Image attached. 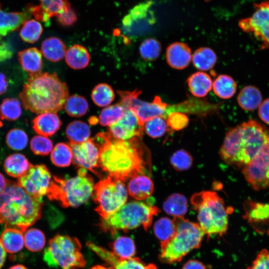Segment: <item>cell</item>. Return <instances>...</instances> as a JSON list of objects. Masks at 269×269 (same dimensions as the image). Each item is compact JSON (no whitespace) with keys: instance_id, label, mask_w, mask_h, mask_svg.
I'll list each match as a JSON object with an SVG mask.
<instances>
[{"instance_id":"obj_47","label":"cell","mask_w":269,"mask_h":269,"mask_svg":"<svg viewBox=\"0 0 269 269\" xmlns=\"http://www.w3.org/2000/svg\"><path fill=\"white\" fill-rule=\"evenodd\" d=\"M168 125L164 118L157 117L146 121L144 124V130L153 138L163 136L167 130Z\"/></svg>"},{"instance_id":"obj_16","label":"cell","mask_w":269,"mask_h":269,"mask_svg":"<svg viewBox=\"0 0 269 269\" xmlns=\"http://www.w3.org/2000/svg\"><path fill=\"white\" fill-rule=\"evenodd\" d=\"M143 130L144 126L134 113L126 109L122 118L110 127L109 133L115 138L126 140L141 137Z\"/></svg>"},{"instance_id":"obj_57","label":"cell","mask_w":269,"mask_h":269,"mask_svg":"<svg viewBox=\"0 0 269 269\" xmlns=\"http://www.w3.org/2000/svg\"><path fill=\"white\" fill-rule=\"evenodd\" d=\"M7 88V82L5 76L0 72V95L4 94Z\"/></svg>"},{"instance_id":"obj_41","label":"cell","mask_w":269,"mask_h":269,"mask_svg":"<svg viewBox=\"0 0 269 269\" xmlns=\"http://www.w3.org/2000/svg\"><path fill=\"white\" fill-rule=\"evenodd\" d=\"M22 112L19 101L15 98H6L0 105V119L9 121L18 119Z\"/></svg>"},{"instance_id":"obj_6","label":"cell","mask_w":269,"mask_h":269,"mask_svg":"<svg viewBox=\"0 0 269 269\" xmlns=\"http://www.w3.org/2000/svg\"><path fill=\"white\" fill-rule=\"evenodd\" d=\"M158 209L143 202L132 201L126 203L119 209L106 218H101L99 226L105 232L112 235L119 230L127 232L142 226L147 231L153 217L159 213Z\"/></svg>"},{"instance_id":"obj_45","label":"cell","mask_w":269,"mask_h":269,"mask_svg":"<svg viewBox=\"0 0 269 269\" xmlns=\"http://www.w3.org/2000/svg\"><path fill=\"white\" fill-rule=\"evenodd\" d=\"M161 51L160 42L152 38L145 39L139 46V53L141 57L147 61H153L159 56Z\"/></svg>"},{"instance_id":"obj_35","label":"cell","mask_w":269,"mask_h":269,"mask_svg":"<svg viewBox=\"0 0 269 269\" xmlns=\"http://www.w3.org/2000/svg\"><path fill=\"white\" fill-rule=\"evenodd\" d=\"M109 246L112 252L121 258H131L135 254V244L134 240L129 237H119L110 243Z\"/></svg>"},{"instance_id":"obj_56","label":"cell","mask_w":269,"mask_h":269,"mask_svg":"<svg viewBox=\"0 0 269 269\" xmlns=\"http://www.w3.org/2000/svg\"><path fill=\"white\" fill-rule=\"evenodd\" d=\"M259 154L269 162V138Z\"/></svg>"},{"instance_id":"obj_44","label":"cell","mask_w":269,"mask_h":269,"mask_svg":"<svg viewBox=\"0 0 269 269\" xmlns=\"http://www.w3.org/2000/svg\"><path fill=\"white\" fill-rule=\"evenodd\" d=\"M43 32L40 22L34 19L26 20L20 29L19 35L24 41L33 43L36 42Z\"/></svg>"},{"instance_id":"obj_62","label":"cell","mask_w":269,"mask_h":269,"mask_svg":"<svg viewBox=\"0 0 269 269\" xmlns=\"http://www.w3.org/2000/svg\"><path fill=\"white\" fill-rule=\"evenodd\" d=\"M205 0V1H207V2H208V1H210L211 0Z\"/></svg>"},{"instance_id":"obj_28","label":"cell","mask_w":269,"mask_h":269,"mask_svg":"<svg viewBox=\"0 0 269 269\" xmlns=\"http://www.w3.org/2000/svg\"><path fill=\"white\" fill-rule=\"evenodd\" d=\"M30 165L24 155L18 153L8 156L3 163L6 173L10 176L18 178L26 172Z\"/></svg>"},{"instance_id":"obj_19","label":"cell","mask_w":269,"mask_h":269,"mask_svg":"<svg viewBox=\"0 0 269 269\" xmlns=\"http://www.w3.org/2000/svg\"><path fill=\"white\" fill-rule=\"evenodd\" d=\"M244 218L260 234H269V203L247 201Z\"/></svg>"},{"instance_id":"obj_60","label":"cell","mask_w":269,"mask_h":269,"mask_svg":"<svg viewBox=\"0 0 269 269\" xmlns=\"http://www.w3.org/2000/svg\"><path fill=\"white\" fill-rule=\"evenodd\" d=\"M8 269H27L25 266L22 265H16L9 268Z\"/></svg>"},{"instance_id":"obj_1","label":"cell","mask_w":269,"mask_h":269,"mask_svg":"<svg viewBox=\"0 0 269 269\" xmlns=\"http://www.w3.org/2000/svg\"><path fill=\"white\" fill-rule=\"evenodd\" d=\"M99 148V166L109 176L122 181L143 174L146 161L139 137L123 140L108 133H99L94 138Z\"/></svg>"},{"instance_id":"obj_52","label":"cell","mask_w":269,"mask_h":269,"mask_svg":"<svg viewBox=\"0 0 269 269\" xmlns=\"http://www.w3.org/2000/svg\"><path fill=\"white\" fill-rule=\"evenodd\" d=\"M58 21L63 26H70L77 20V15L74 11L70 8L67 11L56 16Z\"/></svg>"},{"instance_id":"obj_59","label":"cell","mask_w":269,"mask_h":269,"mask_svg":"<svg viewBox=\"0 0 269 269\" xmlns=\"http://www.w3.org/2000/svg\"><path fill=\"white\" fill-rule=\"evenodd\" d=\"M6 252L3 248L0 242V269L2 267L6 258Z\"/></svg>"},{"instance_id":"obj_22","label":"cell","mask_w":269,"mask_h":269,"mask_svg":"<svg viewBox=\"0 0 269 269\" xmlns=\"http://www.w3.org/2000/svg\"><path fill=\"white\" fill-rule=\"evenodd\" d=\"M62 123L56 113H41L32 121V128L39 135L51 136L60 129Z\"/></svg>"},{"instance_id":"obj_58","label":"cell","mask_w":269,"mask_h":269,"mask_svg":"<svg viewBox=\"0 0 269 269\" xmlns=\"http://www.w3.org/2000/svg\"><path fill=\"white\" fill-rule=\"evenodd\" d=\"M7 183V180L0 172V195L4 191Z\"/></svg>"},{"instance_id":"obj_46","label":"cell","mask_w":269,"mask_h":269,"mask_svg":"<svg viewBox=\"0 0 269 269\" xmlns=\"http://www.w3.org/2000/svg\"><path fill=\"white\" fill-rule=\"evenodd\" d=\"M6 142L10 148L20 150L26 146L28 143V136L26 133L21 129H11L6 134Z\"/></svg>"},{"instance_id":"obj_51","label":"cell","mask_w":269,"mask_h":269,"mask_svg":"<svg viewBox=\"0 0 269 269\" xmlns=\"http://www.w3.org/2000/svg\"><path fill=\"white\" fill-rule=\"evenodd\" d=\"M247 269H269V251L262 249Z\"/></svg>"},{"instance_id":"obj_54","label":"cell","mask_w":269,"mask_h":269,"mask_svg":"<svg viewBox=\"0 0 269 269\" xmlns=\"http://www.w3.org/2000/svg\"><path fill=\"white\" fill-rule=\"evenodd\" d=\"M11 47L5 42H0V62L11 58L13 55Z\"/></svg>"},{"instance_id":"obj_4","label":"cell","mask_w":269,"mask_h":269,"mask_svg":"<svg viewBox=\"0 0 269 269\" xmlns=\"http://www.w3.org/2000/svg\"><path fill=\"white\" fill-rule=\"evenodd\" d=\"M42 202V198L28 195L17 182L7 180L0 195V223L25 232L40 218Z\"/></svg>"},{"instance_id":"obj_20","label":"cell","mask_w":269,"mask_h":269,"mask_svg":"<svg viewBox=\"0 0 269 269\" xmlns=\"http://www.w3.org/2000/svg\"><path fill=\"white\" fill-rule=\"evenodd\" d=\"M37 5L28 6V10L37 20L47 22L53 16H56L70 7L67 0H40Z\"/></svg>"},{"instance_id":"obj_11","label":"cell","mask_w":269,"mask_h":269,"mask_svg":"<svg viewBox=\"0 0 269 269\" xmlns=\"http://www.w3.org/2000/svg\"><path fill=\"white\" fill-rule=\"evenodd\" d=\"M153 2H140L132 9L122 19L121 31L128 40L144 35L151 30L156 21L151 9Z\"/></svg>"},{"instance_id":"obj_61","label":"cell","mask_w":269,"mask_h":269,"mask_svg":"<svg viewBox=\"0 0 269 269\" xmlns=\"http://www.w3.org/2000/svg\"><path fill=\"white\" fill-rule=\"evenodd\" d=\"M90 269H113L112 268H107L101 265H96Z\"/></svg>"},{"instance_id":"obj_32","label":"cell","mask_w":269,"mask_h":269,"mask_svg":"<svg viewBox=\"0 0 269 269\" xmlns=\"http://www.w3.org/2000/svg\"><path fill=\"white\" fill-rule=\"evenodd\" d=\"M163 208L167 214L174 217H183L187 212V200L183 195L174 193L164 201Z\"/></svg>"},{"instance_id":"obj_31","label":"cell","mask_w":269,"mask_h":269,"mask_svg":"<svg viewBox=\"0 0 269 269\" xmlns=\"http://www.w3.org/2000/svg\"><path fill=\"white\" fill-rule=\"evenodd\" d=\"M65 57L66 63L74 69L85 68L89 64L90 59L87 49L78 44L70 47L66 51Z\"/></svg>"},{"instance_id":"obj_30","label":"cell","mask_w":269,"mask_h":269,"mask_svg":"<svg viewBox=\"0 0 269 269\" xmlns=\"http://www.w3.org/2000/svg\"><path fill=\"white\" fill-rule=\"evenodd\" d=\"M262 96L260 91L253 86L244 87L240 92L237 101L244 110L252 111L259 107L262 103Z\"/></svg>"},{"instance_id":"obj_12","label":"cell","mask_w":269,"mask_h":269,"mask_svg":"<svg viewBox=\"0 0 269 269\" xmlns=\"http://www.w3.org/2000/svg\"><path fill=\"white\" fill-rule=\"evenodd\" d=\"M121 97L119 102L125 108L132 111L136 115L140 124L144 126L148 120L157 117H167V104L162 102L160 97L156 96L150 103L138 99L141 91H118Z\"/></svg>"},{"instance_id":"obj_10","label":"cell","mask_w":269,"mask_h":269,"mask_svg":"<svg viewBox=\"0 0 269 269\" xmlns=\"http://www.w3.org/2000/svg\"><path fill=\"white\" fill-rule=\"evenodd\" d=\"M93 199L96 211L101 218L116 212L127 202L128 192L123 181L108 176L94 186Z\"/></svg>"},{"instance_id":"obj_26","label":"cell","mask_w":269,"mask_h":269,"mask_svg":"<svg viewBox=\"0 0 269 269\" xmlns=\"http://www.w3.org/2000/svg\"><path fill=\"white\" fill-rule=\"evenodd\" d=\"M18 59L22 68L29 74L41 72L43 63L41 52L35 47H31L18 53Z\"/></svg>"},{"instance_id":"obj_50","label":"cell","mask_w":269,"mask_h":269,"mask_svg":"<svg viewBox=\"0 0 269 269\" xmlns=\"http://www.w3.org/2000/svg\"><path fill=\"white\" fill-rule=\"evenodd\" d=\"M167 124L172 130L178 131L185 128L188 124L187 115L179 112L170 113L167 117Z\"/></svg>"},{"instance_id":"obj_5","label":"cell","mask_w":269,"mask_h":269,"mask_svg":"<svg viewBox=\"0 0 269 269\" xmlns=\"http://www.w3.org/2000/svg\"><path fill=\"white\" fill-rule=\"evenodd\" d=\"M176 232L167 242L160 244L159 258L165 264H173L182 258L201 244L205 233L199 224L185 219L183 217H174Z\"/></svg>"},{"instance_id":"obj_24","label":"cell","mask_w":269,"mask_h":269,"mask_svg":"<svg viewBox=\"0 0 269 269\" xmlns=\"http://www.w3.org/2000/svg\"><path fill=\"white\" fill-rule=\"evenodd\" d=\"M153 189L151 179L143 174L131 178L127 187V191L130 196L139 200L149 197L153 193Z\"/></svg>"},{"instance_id":"obj_55","label":"cell","mask_w":269,"mask_h":269,"mask_svg":"<svg viewBox=\"0 0 269 269\" xmlns=\"http://www.w3.org/2000/svg\"><path fill=\"white\" fill-rule=\"evenodd\" d=\"M182 269H206V268L201 262L191 260L185 263Z\"/></svg>"},{"instance_id":"obj_15","label":"cell","mask_w":269,"mask_h":269,"mask_svg":"<svg viewBox=\"0 0 269 269\" xmlns=\"http://www.w3.org/2000/svg\"><path fill=\"white\" fill-rule=\"evenodd\" d=\"M74 164L79 168L89 170L95 173L99 166V148L92 138L82 143L70 142Z\"/></svg>"},{"instance_id":"obj_18","label":"cell","mask_w":269,"mask_h":269,"mask_svg":"<svg viewBox=\"0 0 269 269\" xmlns=\"http://www.w3.org/2000/svg\"><path fill=\"white\" fill-rule=\"evenodd\" d=\"M86 245L100 258L111 265L113 269H157L155 265L146 264L138 258H119L112 252L90 241L87 242Z\"/></svg>"},{"instance_id":"obj_21","label":"cell","mask_w":269,"mask_h":269,"mask_svg":"<svg viewBox=\"0 0 269 269\" xmlns=\"http://www.w3.org/2000/svg\"><path fill=\"white\" fill-rule=\"evenodd\" d=\"M166 58L168 64L172 68L181 70L187 67L192 59L189 46L181 42L171 44L166 49Z\"/></svg>"},{"instance_id":"obj_27","label":"cell","mask_w":269,"mask_h":269,"mask_svg":"<svg viewBox=\"0 0 269 269\" xmlns=\"http://www.w3.org/2000/svg\"><path fill=\"white\" fill-rule=\"evenodd\" d=\"M187 84L191 93L195 97L200 98L207 95L213 84L210 76L202 72L192 74L187 79Z\"/></svg>"},{"instance_id":"obj_13","label":"cell","mask_w":269,"mask_h":269,"mask_svg":"<svg viewBox=\"0 0 269 269\" xmlns=\"http://www.w3.org/2000/svg\"><path fill=\"white\" fill-rule=\"evenodd\" d=\"M253 14L241 19L239 26L243 31L251 33L261 42L262 49H269V0L254 3Z\"/></svg>"},{"instance_id":"obj_53","label":"cell","mask_w":269,"mask_h":269,"mask_svg":"<svg viewBox=\"0 0 269 269\" xmlns=\"http://www.w3.org/2000/svg\"><path fill=\"white\" fill-rule=\"evenodd\" d=\"M258 115L262 121L269 125V98L262 102L259 107Z\"/></svg>"},{"instance_id":"obj_23","label":"cell","mask_w":269,"mask_h":269,"mask_svg":"<svg viewBox=\"0 0 269 269\" xmlns=\"http://www.w3.org/2000/svg\"><path fill=\"white\" fill-rule=\"evenodd\" d=\"M30 14L28 9L23 12H5L0 3V39L18 29L30 17Z\"/></svg>"},{"instance_id":"obj_42","label":"cell","mask_w":269,"mask_h":269,"mask_svg":"<svg viewBox=\"0 0 269 269\" xmlns=\"http://www.w3.org/2000/svg\"><path fill=\"white\" fill-rule=\"evenodd\" d=\"M125 111V108L120 103L108 106L101 112L99 122L103 126L110 127L122 118Z\"/></svg>"},{"instance_id":"obj_14","label":"cell","mask_w":269,"mask_h":269,"mask_svg":"<svg viewBox=\"0 0 269 269\" xmlns=\"http://www.w3.org/2000/svg\"><path fill=\"white\" fill-rule=\"evenodd\" d=\"M52 178L50 172L43 164H31L26 172L19 177L17 183L28 195L42 198L46 195Z\"/></svg>"},{"instance_id":"obj_63","label":"cell","mask_w":269,"mask_h":269,"mask_svg":"<svg viewBox=\"0 0 269 269\" xmlns=\"http://www.w3.org/2000/svg\"></svg>"},{"instance_id":"obj_48","label":"cell","mask_w":269,"mask_h":269,"mask_svg":"<svg viewBox=\"0 0 269 269\" xmlns=\"http://www.w3.org/2000/svg\"><path fill=\"white\" fill-rule=\"evenodd\" d=\"M30 146L34 154L40 155H47L53 149L52 141L47 136L41 135L33 136L30 140Z\"/></svg>"},{"instance_id":"obj_17","label":"cell","mask_w":269,"mask_h":269,"mask_svg":"<svg viewBox=\"0 0 269 269\" xmlns=\"http://www.w3.org/2000/svg\"><path fill=\"white\" fill-rule=\"evenodd\" d=\"M243 173L254 190L269 188V162L259 154L243 167Z\"/></svg>"},{"instance_id":"obj_7","label":"cell","mask_w":269,"mask_h":269,"mask_svg":"<svg viewBox=\"0 0 269 269\" xmlns=\"http://www.w3.org/2000/svg\"><path fill=\"white\" fill-rule=\"evenodd\" d=\"M191 203L198 211L199 225L208 236H222L228 227V215L224 201L213 191H203L194 194Z\"/></svg>"},{"instance_id":"obj_40","label":"cell","mask_w":269,"mask_h":269,"mask_svg":"<svg viewBox=\"0 0 269 269\" xmlns=\"http://www.w3.org/2000/svg\"><path fill=\"white\" fill-rule=\"evenodd\" d=\"M91 98L94 103L99 107L109 105L115 99V93L112 87L106 83H101L93 89Z\"/></svg>"},{"instance_id":"obj_36","label":"cell","mask_w":269,"mask_h":269,"mask_svg":"<svg viewBox=\"0 0 269 269\" xmlns=\"http://www.w3.org/2000/svg\"><path fill=\"white\" fill-rule=\"evenodd\" d=\"M67 138L72 143H82L90 138L91 131L89 126L81 121L70 123L66 129Z\"/></svg>"},{"instance_id":"obj_25","label":"cell","mask_w":269,"mask_h":269,"mask_svg":"<svg viewBox=\"0 0 269 269\" xmlns=\"http://www.w3.org/2000/svg\"><path fill=\"white\" fill-rule=\"evenodd\" d=\"M0 243L6 252L16 253L21 251L24 245V236L19 229L5 226L0 237Z\"/></svg>"},{"instance_id":"obj_29","label":"cell","mask_w":269,"mask_h":269,"mask_svg":"<svg viewBox=\"0 0 269 269\" xmlns=\"http://www.w3.org/2000/svg\"><path fill=\"white\" fill-rule=\"evenodd\" d=\"M41 52L47 59L55 62L64 58L66 54V48L64 43L60 39L51 37L43 41Z\"/></svg>"},{"instance_id":"obj_43","label":"cell","mask_w":269,"mask_h":269,"mask_svg":"<svg viewBox=\"0 0 269 269\" xmlns=\"http://www.w3.org/2000/svg\"><path fill=\"white\" fill-rule=\"evenodd\" d=\"M25 232L24 242L27 250L33 252H37L44 248L46 239L44 233L41 230L32 228Z\"/></svg>"},{"instance_id":"obj_38","label":"cell","mask_w":269,"mask_h":269,"mask_svg":"<svg viewBox=\"0 0 269 269\" xmlns=\"http://www.w3.org/2000/svg\"><path fill=\"white\" fill-rule=\"evenodd\" d=\"M50 158L52 162L56 166L59 167L69 166L73 158L70 146L63 142L57 143L51 151Z\"/></svg>"},{"instance_id":"obj_33","label":"cell","mask_w":269,"mask_h":269,"mask_svg":"<svg viewBox=\"0 0 269 269\" xmlns=\"http://www.w3.org/2000/svg\"><path fill=\"white\" fill-rule=\"evenodd\" d=\"M212 87L214 92L218 97L227 99L232 97L237 90L234 80L227 75L218 76L214 81Z\"/></svg>"},{"instance_id":"obj_2","label":"cell","mask_w":269,"mask_h":269,"mask_svg":"<svg viewBox=\"0 0 269 269\" xmlns=\"http://www.w3.org/2000/svg\"><path fill=\"white\" fill-rule=\"evenodd\" d=\"M67 85L55 73L29 74L19 95L23 108L36 114L61 110L68 97Z\"/></svg>"},{"instance_id":"obj_3","label":"cell","mask_w":269,"mask_h":269,"mask_svg":"<svg viewBox=\"0 0 269 269\" xmlns=\"http://www.w3.org/2000/svg\"><path fill=\"white\" fill-rule=\"evenodd\" d=\"M269 138L267 128L250 120L228 131L220 156L229 164L244 167L260 153Z\"/></svg>"},{"instance_id":"obj_39","label":"cell","mask_w":269,"mask_h":269,"mask_svg":"<svg viewBox=\"0 0 269 269\" xmlns=\"http://www.w3.org/2000/svg\"><path fill=\"white\" fill-rule=\"evenodd\" d=\"M64 109L70 116L79 117L86 114L89 105L86 99L79 95L68 97L64 104Z\"/></svg>"},{"instance_id":"obj_49","label":"cell","mask_w":269,"mask_h":269,"mask_svg":"<svg viewBox=\"0 0 269 269\" xmlns=\"http://www.w3.org/2000/svg\"><path fill=\"white\" fill-rule=\"evenodd\" d=\"M193 159L191 154L184 149L175 151L170 157V163L176 170L183 171L188 169L192 164Z\"/></svg>"},{"instance_id":"obj_37","label":"cell","mask_w":269,"mask_h":269,"mask_svg":"<svg viewBox=\"0 0 269 269\" xmlns=\"http://www.w3.org/2000/svg\"><path fill=\"white\" fill-rule=\"evenodd\" d=\"M153 231L160 244H162L174 236L176 232V226L173 220L162 217L154 223Z\"/></svg>"},{"instance_id":"obj_34","label":"cell","mask_w":269,"mask_h":269,"mask_svg":"<svg viewBox=\"0 0 269 269\" xmlns=\"http://www.w3.org/2000/svg\"><path fill=\"white\" fill-rule=\"evenodd\" d=\"M192 59L196 68L202 71H207L214 66L217 56L214 51L210 48L201 47L194 52Z\"/></svg>"},{"instance_id":"obj_9","label":"cell","mask_w":269,"mask_h":269,"mask_svg":"<svg viewBox=\"0 0 269 269\" xmlns=\"http://www.w3.org/2000/svg\"><path fill=\"white\" fill-rule=\"evenodd\" d=\"M81 249L77 238L58 234L49 240L44 251L43 260L51 268L81 269L86 263Z\"/></svg>"},{"instance_id":"obj_8","label":"cell","mask_w":269,"mask_h":269,"mask_svg":"<svg viewBox=\"0 0 269 269\" xmlns=\"http://www.w3.org/2000/svg\"><path fill=\"white\" fill-rule=\"evenodd\" d=\"M94 186L87 170L79 168L77 175L70 178L53 177L46 195L50 200L59 201L64 207H77L89 200Z\"/></svg>"}]
</instances>
